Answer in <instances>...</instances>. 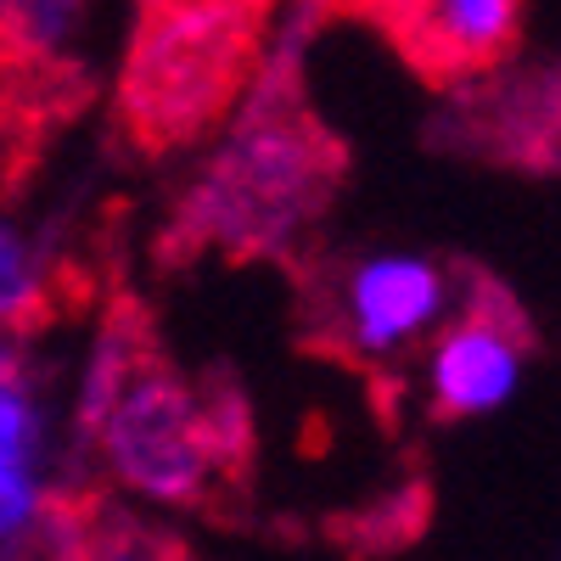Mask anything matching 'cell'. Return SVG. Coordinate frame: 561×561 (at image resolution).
<instances>
[{
	"mask_svg": "<svg viewBox=\"0 0 561 561\" xmlns=\"http://www.w3.org/2000/svg\"><path fill=\"white\" fill-rule=\"evenodd\" d=\"M79 438L96 444L107 472L147 500L203 511L214 523H237L253 500L259 438L237 377H185L135 293H118L102 314L79 399Z\"/></svg>",
	"mask_w": 561,
	"mask_h": 561,
	"instance_id": "obj_1",
	"label": "cell"
},
{
	"mask_svg": "<svg viewBox=\"0 0 561 561\" xmlns=\"http://www.w3.org/2000/svg\"><path fill=\"white\" fill-rule=\"evenodd\" d=\"M219 135V152L174 197L152 242L163 275L208 259H225L230 270L293 264L348 185V140L320 118L298 57L264 62Z\"/></svg>",
	"mask_w": 561,
	"mask_h": 561,
	"instance_id": "obj_2",
	"label": "cell"
},
{
	"mask_svg": "<svg viewBox=\"0 0 561 561\" xmlns=\"http://www.w3.org/2000/svg\"><path fill=\"white\" fill-rule=\"evenodd\" d=\"M287 0H135L113 79V135L135 158L214 140L270 62Z\"/></svg>",
	"mask_w": 561,
	"mask_h": 561,
	"instance_id": "obj_3",
	"label": "cell"
},
{
	"mask_svg": "<svg viewBox=\"0 0 561 561\" xmlns=\"http://www.w3.org/2000/svg\"><path fill=\"white\" fill-rule=\"evenodd\" d=\"M287 270L298 304V343L320 359H348L354 370L433 332L455 298L449 270L421 253H370L332 264L304 248Z\"/></svg>",
	"mask_w": 561,
	"mask_h": 561,
	"instance_id": "obj_4",
	"label": "cell"
},
{
	"mask_svg": "<svg viewBox=\"0 0 561 561\" xmlns=\"http://www.w3.org/2000/svg\"><path fill=\"white\" fill-rule=\"evenodd\" d=\"M528 0H314V23H359L433 90L511 62Z\"/></svg>",
	"mask_w": 561,
	"mask_h": 561,
	"instance_id": "obj_5",
	"label": "cell"
},
{
	"mask_svg": "<svg viewBox=\"0 0 561 561\" xmlns=\"http://www.w3.org/2000/svg\"><path fill=\"white\" fill-rule=\"evenodd\" d=\"M528 320L517 314L505 287H494L489 275H466L460 320L433 343V415L438 421H466L489 415L511 399L528 359Z\"/></svg>",
	"mask_w": 561,
	"mask_h": 561,
	"instance_id": "obj_6",
	"label": "cell"
},
{
	"mask_svg": "<svg viewBox=\"0 0 561 561\" xmlns=\"http://www.w3.org/2000/svg\"><path fill=\"white\" fill-rule=\"evenodd\" d=\"M433 129L455 152H478L517 169H556L561 163V62L517 73V79H472L460 84L455 113Z\"/></svg>",
	"mask_w": 561,
	"mask_h": 561,
	"instance_id": "obj_7",
	"label": "cell"
},
{
	"mask_svg": "<svg viewBox=\"0 0 561 561\" xmlns=\"http://www.w3.org/2000/svg\"><path fill=\"white\" fill-rule=\"evenodd\" d=\"M34 455H39V415L28 399L23 359L12 348H0V545L7 550L28 545V534H39V517H45Z\"/></svg>",
	"mask_w": 561,
	"mask_h": 561,
	"instance_id": "obj_8",
	"label": "cell"
},
{
	"mask_svg": "<svg viewBox=\"0 0 561 561\" xmlns=\"http://www.w3.org/2000/svg\"><path fill=\"white\" fill-rule=\"evenodd\" d=\"M62 275H68L62 264H39V253L0 219V332L34 337L73 304H84V293L62 287Z\"/></svg>",
	"mask_w": 561,
	"mask_h": 561,
	"instance_id": "obj_9",
	"label": "cell"
},
{
	"mask_svg": "<svg viewBox=\"0 0 561 561\" xmlns=\"http://www.w3.org/2000/svg\"><path fill=\"white\" fill-rule=\"evenodd\" d=\"M79 7L84 0H0V34H7L18 51H28V57L57 51V39L68 34Z\"/></svg>",
	"mask_w": 561,
	"mask_h": 561,
	"instance_id": "obj_10",
	"label": "cell"
},
{
	"mask_svg": "<svg viewBox=\"0 0 561 561\" xmlns=\"http://www.w3.org/2000/svg\"><path fill=\"white\" fill-rule=\"evenodd\" d=\"M18 57H28V51H18V45H12L7 34H0V73H7V68H12ZM39 57H45V51H39Z\"/></svg>",
	"mask_w": 561,
	"mask_h": 561,
	"instance_id": "obj_11",
	"label": "cell"
}]
</instances>
